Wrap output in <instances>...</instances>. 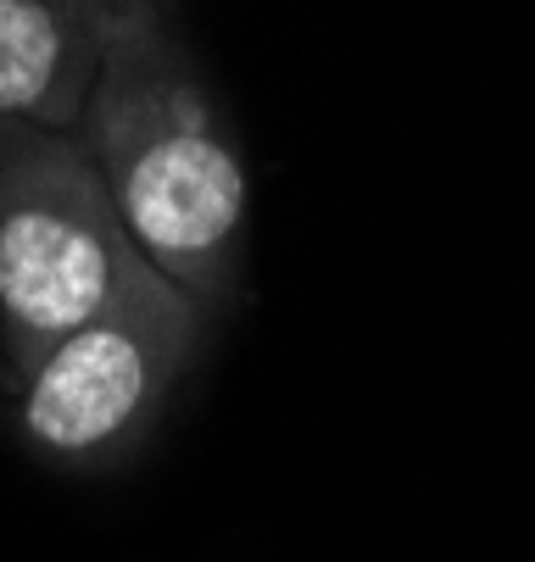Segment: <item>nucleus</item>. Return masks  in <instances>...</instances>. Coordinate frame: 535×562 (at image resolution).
Returning <instances> with one entry per match:
<instances>
[{
    "label": "nucleus",
    "instance_id": "nucleus-1",
    "mask_svg": "<svg viewBox=\"0 0 535 562\" xmlns=\"http://www.w3.org/2000/svg\"><path fill=\"white\" fill-rule=\"evenodd\" d=\"M79 145L145 262L207 317L229 306L246 251V168L168 0H118Z\"/></svg>",
    "mask_w": 535,
    "mask_h": 562
},
{
    "label": "nucleus",
    "instance_id": "nucleus-2",
    "mask_svg": "<svg viewBox=\"0 0 535 562\" xmlns=\"http://www.w3.org/2000/svg\"><path fill=\"white\" fill-rule=\"evenodd\" d=\"M145 268L79 134L0 123V357L12 390Z\"/></svg>",
    "mask_w": 535,
    "mask_h": 562
},
{
    "label": "nucleus",
    "instance_id": "nucleus-3",
    "mask_svg": "<svg viewBox=\"0 0 535 562\" xmlns=\"http://www.w3.org/2000/svg\"><path fill=\"white\" fill-rule=\"evenodd\" d=\"M207 306L145 268L107 312L56 340L18 379V429L62 468H112L151 429L196 362Z\"/></svg>",
    "mask_w": 535,
    "mask_h": 562
},
{
    "label": "nucleus",
    "instance_id": "nucleus-4",
    "mask_svg": "<svg viewBox=\"0 0 535 562\" xmlns=\"http://www.w3.org/2000/svg\"><path fill=\"white\" fill-rule=\"evenodd\" d=\"M118 0H0V123L79 128Z\"/></svg>",
    "mask_w": 535,
    "mask_h": 562
},
{
    "label": "nucleus",
    "instance_id": "nucleus-5",
    "mask_svg": "<svg viewBox=\"0 0 535 562\" xmlns=\"http://www.w3.org/2000/svg\"><path fill=\"white\" fill-rule=\"evenodd\" d=\"M0 384H12V373H7V357H0Z\"/></svg>",
    "mask_w": 535,
    "mask_h": 562
}]
</instances>
